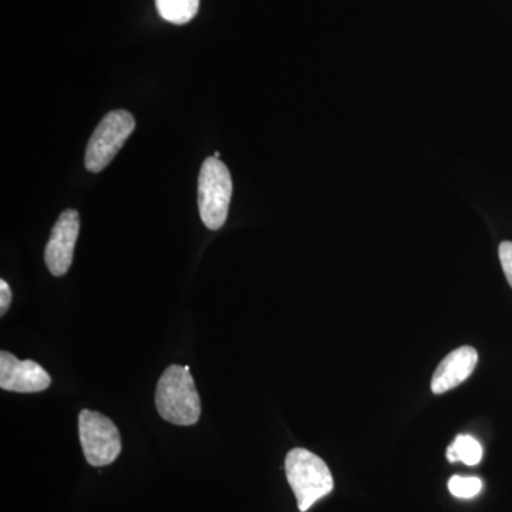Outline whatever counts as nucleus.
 Returning <instances> with one entry per match:
<instances>
[{
  "label": "nucleus",
  "instance_id": "f257e3e1",
  "mask_svg": "<svg viewBox=\"0 0 512 512\" xmlns=\"http://www.w3.org/2000/svg\"><path fill=\"white\" fill-rule=\"evenodd\" d=\"M156 406L165 421L177 426H192L200 420V394L190 367L171 365L165 369L157 383Z\"/></svg>",
  "mask_w": 512,
  "mask_h": 512
},
{
  "label": "nucleus",
  "instance_id": "0eeeda50",
  "mask_svg": "<svg viewBox=\"0 0 512 512\" xmlns=\"http://www.w3.org/2000/svg\"><path fill=\"white\" fill-rule=\"evenodd\" d=\"M52 383V377L39 363L33 360H19L12 353L0 352V387L6 392H45Z\"/></svg>",
  "mask_w": 512,
  "mask_h": 512
},
{
  "label": "nucleus",
  "instance_id": "1a4fd4ad",
  "mask_svg": "<svg viewBox=\"0 0 512 512\" xmlns=\"http://www.w3.org/2000/svg\"><path fill=\"white\" fill-rule=\"evenodd\" d=\"M156 6L165 22L185 25L197 16L200 0H156Z\"/></svg>",
  "mask_w": 512,
  "mask_h": 512
},
{
  "label": "nucleus",
  "instance_id": "f03ea898",
  "mask_svg": "<svg viewBox=\"0 0 512 512\" xmlns=\"http://www.w3.org/2000/svg\"><path fill=\"white\" fill-rule=\"evenodd\" d=\"M285 471L301 512L308 511L320 498L332 493L335 485L328 464L306 448L289 451Z\"/></svg>",
  "mask_w": 512,
  "mask_h": 512
},
{
  "label": "nucleus",
  "instance_id": "f8f14e48",
  "mask_svg": "<svg viewBox=\"0 0 512 512\" xmlns=\"http://www.w3.org/2000/svg\"><path fill=\"white\" fill-rule=\"evenodd\" d=\"M498 254H500V261L501 265H503L505 278H507L508 284H510L512 288V242H503V244L500 245V249H498Z\"/></svg>",
  "mask_w": 512,
  "mask_h": 512
},
{
  "label": "nucleus",
  "instance_id": "423d86ee",
  "mask_svg": "<svg viewBox=\"0 0 512 512\" xmlns=\"http://www.w3.org/2000/svg\"><path fill=\"white\" fill-rule=\"evenodd\" d=\"M79 231V212L76 210L62 212L52 229L45 249V262L52 275L63 276L69 271Z\"/></svg>",
  "mask_w": 512,
  "mask_h": 512
},
{
  "label": "nucleus",
  "instance_id": "7ed1b4c3",
  "mask_svg": "<svg viewBox=\"0 0 512 512\" xmlns=\"http://www.w3.org/2000/svg\"><path fill=\"white\" fill-rule=\"evenodd\" d=\"M232 190L234 184L227 165L220 158L208 157L198 177V210L205 227L217 231L225 224Z\"/></svg>",
  "mask_w": 512,
  "mask_h": 512
},
{
  "label": "nucleus",
  "instance_id": "ddd939ff",
  "mask_svg": "<svg viewBox=\"0 0 512 512\" xmlns=\"http://www.w3.org/2000/svg\"><path fill=\"white\" fill-rule=\"evenodd\" d=\"M10 303H12V291H10L8 282L2 279V281H0V315H6Z\"/></svg>",
  "mask_w": 512,
  "mask_h": 512
},
{
  "label": "nucleus",
  "instance_id": "9d476101",
  "mask_svg": "<svg viewBox=\"0 0 512 512\" xmlns=\"http://www.w3.org/2000/svg\"><path fill=\"white\" fill-rule=\"evenodd\" d=\"M483 458V447L474 437L461 434L457 436L454 443L447 448V460L450 463H461L466 466H477Z\"/></svg>",
  "mask_w": 512,
  "mask_h": 512
},
{
  "label": "nucleus",
  "instance_id": "6e6552de",
  "mask_svg": "<svg viewBox=\"0 0 512 512\" xmlns=\"http://www.w3.org/2000/svg\"><path fill=\"white\" fill-rule=\"evenodd\" d=\"M477 362V350L471 346H463L448 353L434 372L431 390L434 394H443L460 386L474 372Z\"/></svg>",
  "mask_w": 512,
  "mask_h": 512
},
{
  "label": "nucleus",
  "instance_id": "4468645a",
  "mask_svg": "<svg viewBox=\"0 0 512 512\" xmlns=\"http://www.w3.org/2000/svg\"><path fill=\"white\" fill-rule=\"evenodd\" d=\"M220 156H221V154H220V153H218V151H215V153H214V157H215V158H220Z\"/></svg>",
  "mask_w": 512,
  "mask_h": 512
},
{
  "label": "nucleus",
  "instance_id": "39448f33",
  "mask_svg": "<svg viewBox=\"0 0 512 512\" xmlns=\"http://www.w3.org/2000/svg\"><path fill=\"white\" fill-rule=\"evenodd\" d=\"M79 437L90 466H109L120 456V431L104 414L82 410L79 414Z\"/></svg>",
  "mask_w": 512,
  "mask_h": 512
},
{
  "label": "nucleus",
  "instance_id": "9b49d317",
  "mask_svg": "<svg viewBox=\"0 0 512 512\" xmlns=\"http://www.w3.org/2000/svg\"><path fill=\"white\" fill-rule=\"evenodd\" d=\"M448 490L457 498H473L483 490V481L477 477L454 476L448 481Z\"/></svg>",
  "mask_w": 512,
  "mask_h": 512
},
{
  "label": "nucleus",
  "instance_id": "20e7f679",
  "mask_svg": "<svg viewBox=\"0 0 512 512\" xmlns=\"http://www.w3.org/2000/svg\"><path fill=\"white\" fill-rule=\"evenodd\" d=\"M136 128V120L126 110H114L104 116L87 144L84 165L100 173L113 161Z\"/></svg>",
  "mask_w": 512,
  "mask_h": 512
}]
</instances>
